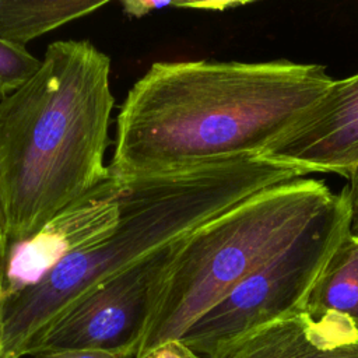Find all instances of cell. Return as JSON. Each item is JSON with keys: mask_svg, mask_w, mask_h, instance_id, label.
I'll return each instance as SVG.
<instances>
[{"mask_svg": "<svg viewBox=\"0 0 358 358\" xmlns=\"http://www.w3.org/2000/svg\"><path fill=\"white\" fill-rule=\"evenodd\" d=\"M110 59L87 39L52 42L0 99V210L8 248L110 176ZM8 250V249H7Z\"/></svg>", "mask_w": 358, "mask_h": 358, "instance_id": "7a4b0ae2", "label": "cell"}, {"mask_svg": "<svg viewBox=\"0 0 358 358\" xmlns=\"http://www.w3.org/2000/svg\"><path fill=\"white\" fill-rule=\"evenodd\" d=\"M123 189L124 180L110 173L35 236L10 246L1 264L0 299L38 284L64 259L105 241L117 225Z\"/></svg>", "mask_w": 358, "mask_h": 358, "instance_id": "52a82bcc", "label": "cell"}, {"mask_svg": "<svg viewBox=\"0 0 358 358\" xmlns=\"http://www.w3.org/2000/svg\"><path fill=\"white\" fill-rule=\"evenodd\" d=\"M175 7V0H165V1H157V0H123L122 1V10L129 17H144L152 11H158L162 8Z\"/></svg>", "mask_w": 358, "mask_h": 358, "instance_id": "9a60e30c", "label": "cell"}, {"mask_svg": "<svg viewBox=\"0 0 358 358\" xmlns=\"http://www.w3.org/2000/svg\"><path fill=\"white\" fill-rule=\"evenodd\" d=\"M334 194L316 179L280 183L171 245L134 358L182 338L239 281L287 248Z\"/></svg>", "mask_w": 358, "mask_h": 358, "instance_id": "277c9868", "label": "cell"}, {"mask_svg": "<svg viewBox=\"0 0 358 358\" xmlns=\"http://www.w3.org/2000/svg\"><path fill=\"white\" fill-rule=\"evenodd\" d=\"M350 231L347 186L287 248L239 281L180 340L201 358H211L224 344L305 310L320 271Z\"/></svg>", "mask_w": 358, "mask_h": 358, "instance_id": "5b68a950", "label": "cell"}, {"mask_svg": "<svg viewBox=\"0 0 358 358\" xmlns=\"http://www.w3.org/2000/svg\"><path fill=\"white\" fill-rule=\"evenodd\" d=\"M169 248L88 294L35 343L29 357L69 348L105 350L120 358L136 357L151 289Z\"/></svg>", "mask_w": 358, "mask_h": 358, "instance_id": "8992f818", "label": "cell"}, {"mask_svg": "<svg viewBox=\"0 0 358 358\" xmlns=\"http://www.w3.org/2000/svg\"><path fill=\"white\" fill-rule=\"evenodd\" d=\"M38 59L24 46L0 38V99L22 87L41 67Z\"/></svg>", "mask_w": 358, "mask_h": 358, "instance_id": "7c38bea8", "label": "cell"}, {"mask_svg": "<svg viewBox=\"0 0 358 358\" xmlns=\"http://www.w3.org/2000/svg\"><path fill=\"white\" fill-rule=\"evenodd\" d=\"M7 249H8V245H7V241L4 236V225H3V217H1V210H0V253L3 257H6Z\"/></svg>", "mask_w": 358, "mask_h": 358, "instance_id": "e0dca14e", "label": "cell"}, {"mask_svg": "<svg viewBox=\"0 0 358 358\" xmlns=\"http://www.w3.org/2000/svg\"><path fill=\"white\" fill-rule=\"evenodd\" d=\"M143 358H201V357L179 338V340H171L159 344Z\"/></svg>", "mask_w": 358, "mask_h": 358, "instance_id": "4fadbf2b", "label": "cell"}, {"mask_svg": "<svg viewBox=\"0 0 358 358\" xmlns=\"http://www.w3.org/2000/svg\"><path fill=\"white\" fill-rule=\"evenodd\" d=\"M302 178L262 155L183 164L122 178L110 235L64 259L38 284L0 299L4 358L29 357L35 343L99 285L192 235L243 200Z\"/></svg>", "mask_w": 358, "mask_h": 358, "instance_id": "3957f363", "label": "cell"}, {"mask_svg": "<svg viewBox=\"0 0 358 358\" xmlns=\"http://www.w3.org/2000/svg\"><path fill=\"white\" fill-rule=\"evenodd\" d=\"M109 0H0V38L24 46L71 21L105 7Z\"/></svg>", "mask_w": 358, "mask_h": 358, "instance_id": "30bf717a", "label": "cell"}, {"mask_svg": "<svg viewBox=\"0 0 358 358\" xmlns=\"http://www.w3.org/2000/svg\"><path fill=\"white\" fill-rule=\"evenodd\" d=\"M260 155L294 168L302 178L320 172L350 180L358 169V73L334 80Z\"/></svg>", "mask_w": 358, "mask_h": 358, "instance_id": "ba28073f", "label": "cell"}, {"mask_svg": "<svg viewBox=\"0 0 358 358\" xmlns=\"http://www.w3.org/2000/svg\"><path fill=\"white\" fill-rule=\"evenodd\" d=\"M305 312L312 317L338 315L358 323V234L350 231L329 257Z\"/></svg>", "mask_w": 358, "mask_h": 358, "instance_id": "8fae6325", "label": "cell"}, {"mask_svg": "<svg viewBox=\"0 0 358 358\" xmlns=\"http://www.w3.org/2000/svg\"><path fill=\"white\" fill-rule=\"evenodd\" d=\"M348 192L351 199L358 196V169L354 172V175L350 179V185H348Z\"/></svg>", "mask_w": 358, "mask_h": 358, "instance_id": "ac0fdd59", "label": "cell"}, {"mask_svg": "<svg viewBox=\"0 0 358 358\" xmlns=\"http://www.w3.org/2000/svg\"><path fill=\"white\" fill-rule=\"evenodd\" d=\"M211 358H358V323L302 310L224 344Z\"/></svg>", "mask_w": 358, "mask_h": 358, "instance_id": "9c48e42d", "label": "cell"}, {"mask_svg": "<svg viewBox=\"0 0 358 358\" xmlns=\"http://www.w3.org/2000/svg\"><path fill=\"white\" fill-rule=\"evenodd\" d=\"M351 232L358 234V196L351 199Z\"/></svg>", "mask_w": 358, "mask_h": 358, "instance_id": "2e32d148", "label": "cell"}, {"mask_svg": "<svg viewBox=\"0 0 358 358\" xmlns=\"http://www.w3.org/2000/svg\"><path fill=\"white\" fill-rule=\"evenodd\" d=\"M0 358H4V348H3V337H1V322H0Z\"/></svg>", "mask_w": 358, "mask_h": 358, "instance_id": "d6986e66", "label": "cell"}, {"mask_svg": "<svg viewBox=\"0 0 358 358\" xmlns=\"http://www.w3.org/2000/svg\"><path fill=\"white\" fill-rule=\"evenodd\" d=\"M333 81L324 66L288 60L155 62L119 108L109 171L260 155Z\"/></svg>", "mask_w": 358, "mask_h": 358, "instance_id": "6da1fadb", "label": "cell"}, {"mask_svg": "<svg viewBox=\"0 0 358 358\" xmlns=\"http://www.w3.org/2000/svg\"><path fill=\"white\" fill-rule=\"evenodd\" d=\"M31 358H120L117 354L105 350H88V348H69L42 351Z\"/></svg>", "mask_w": 358, "mask_h": 358, "instance_id": "5bb4252c", "label": "cell"}]
</instances>
